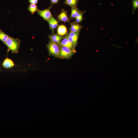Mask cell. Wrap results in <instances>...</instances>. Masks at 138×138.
<instances>
[{"mask_svg": "<svg viewBox=\"0 0 138 138\" xmlns=\"http://www.w3.org/2000/svg\"><path fill=\"white\" fill-rule=\"evenodd\" d=\"M52 7V6H50L46 9L42 10H39L37 11L38 13L44 19L48 22L52 17L50 11V9Z\"/></svg>", "mask_w": 138, "mask_h": 138, "instance_id": "4", "label": "cell"}, {"mask_svg": "<svg viewBox=\"0 0 138 138\" xmlns=\"http://www.w3.org/2000/svg\"><path fill=\"white\" fill-rule=\"evenodd\" d=\"M67 32V29L66 26L61 25L58 26L57 29V33L58 35L61 36L66 34Z\"/></svg>", "mask_w": 138, "mask_h": 138, "instance_id": "11", "label": "cell"}, {"mask_svg": "<svg viewBox=\"0 0 138 138\" xmlns=\"http://www.w3.org/2000/svg\"><path fill=\"white\" fill-rule=\"evenodd\" d=\"M71 27L70 28V32L79 33L82 28V26L76 22L70 23Z\"/></svg>", "mask_w": 138, "mask_h": 138, "instance_id": "9", "label": "cell"}, {"mask_svg": "<svg viewBox=\"0 0 138 138\" xmlns=\"http://www.w3.org/2000/svg\"><path fill=\"white\" fill-rule=\"evenodd\" d=\"M80 11L77 8V7H72L71 8V12L69 20L76 18L78 14Z\"/></svg>", "mask_w": 138, "mask_h": 138, "instance_id": "12", "label": "cell"}, {"mask_svg": "<svg viewBox=\"0 0 138 138\" xmlns=\"http://www.w3.org/2000/svg\"><path fill=\"white\" fill-rule=\"evenodd\" d=\"M20 41L18 38L15 39L9 36L5 43L9 50L13 53H18L20 46Z\"/></svg>", "mask_w": 138, "mask_h": 138, "instance_id": "1", "label": "cell"}, {"mask_svg": "<svg viewBox=\"0 0 138 138\" xmlns=\"http://www.w3.org/2000/svg\"><path fill=\"white\" fill-rule=\"evenodd\" d=\"M28 10L32 14H33L39 10L36 4H31L29 5Z\"/></svg>", "mask_w": 138, "mask_h": 138, "instance_id": "14", "label": "cell"}, {"mask_svg": "<svg viewBox=\"0 0 138 138\" xmlns=\"http://www.w3.org/2000/svg\"><path fill=\"white\" fill-rule=\"evenodd\" d=\"M58 45L60 46H65L68 47L74 51H76L75 47L65 36L64 37V38L58 44Z\"/></svg>", "mask_w": 138, "mask_h": 138, "instance_id": "6", "label": "cell"}, {"mask_svg": "<svg viewBox=\"0 0 138 138\" xmlns=\"http://www.w3.org/2000/svg\"><path fill=\"white\" fill-rule=\"evenodd\" d=\"M53 24L52 29L51 30L52 33H54V29L58 25V21L53 17Z\"/></svg>", "mask_w": 138, "mask_h": 138, "instance_id": "16", "label": "cell"}, {"mask_svg": "<svg viewBox=\"0 0 138 138\" xmlns=\"http://www.w3.org/2000/svg\"><path fill=\"white\" fill-rule=\"evenodd\" d=\"M132 3L133 9H137L138 7V0H133Z\"/></svg>", "mask_w": 138, "mask_h": 138, "instance_id": "17", "label": "cell"}, {"mask_svg": "<svg viewBox=\"0 0 138 138\" xmlns=\"http://www.w3.org/2000/svg\"><path fill=\"white\" fill-rule=\"evenodd\" d=\"M46 46L49 55L60 58V46L58 44L50 41Z\"/></svg>", "mask_w": 138, "mask_h": 138, "instance_id": "2", "label": "cell"}, {"mask_svg": "<svg viewBox=\"0 0 138 138\" xmlns=\"http://www.w3.org/2000/svg\"><path fill=\"white\" fill-rule=\"evenodd\" d=\"M59 0H50L51 6L54 4L58 3Z\"/></svg>", "mask_w": 138, "mask_h": 138, "instance_id": "19", "label": "cell"}, {"mask_svg": "<svg viewBox=\"0 0 138 138\" xmlns=\"http://www.w3.org/2000/svg\"><path fill=\"white\" fill-rule=\"evenodd\" d=\"M79 33L70 32L69 33L66 34L65 37L76 47L77 43Z\"/></svg>", "mask_w": 138, "mask_h": 138, "instance_id": "5", "label": "cell"}, {"mask_svg": "<svg viewBox=\"0 0 138 138\" xmlns=\"http://www.w3.org/2000/svg\"><path fill=\"white\" fill-rule=\"evenodd\" d=\"M9 37V36L4 33L0 29V40L4 44Z\"/></svg>", "mask_w": 138, "mask_h": 138, "instance_id": "15", "label": "cell"}, {"mask_svg": "<svg viewBox=\"0 0 138 138\" xmlns=\"http://www.w3.org/2000/svg\"><path fill=\"white\" fill-rule=\"evenodd\" d=\"M74 51L67 47L60 46V58L64 59H70L76 53Z\"/></svg>", "mask_w": 138, "mask_h": 138, "instance_id": "3", "label": "cell"}, {"mask_svg": "<svg viewBox=\"0 0 138 138\" xmlns=\"http://www.w3.org/2000/svg\"><path fill=\"white\" fill-rule=\"evenodd\" d=\"M83 19L78 18H76V22L77 23H79L81 22Z\"/></svg>", "mask_w": 138, "mask_h": 138, "instance_id": "21", "label": "cell"}, {"mask_svg": "<svg viewBox=\"0 0 138 138\" xmlns=\"http://www.w3.org/2000/svg\"><path fill=\"white\" fill-rule=\"evenodd\" d=\"M83 12L80 11L78 14L76 18H78L81 19H83Z\"/></svg>", "mask_w": 138, "mask_h": 138, "instance_id": "18", "label": "cell"}, {"mask_svg": "<svg viewBox=\"0 0 138 138\" xmlns=\"http://www.w3.org/2000/svg\"><path fill=\"white\" fill-rule=\"evenodd\" d=\"M2 65L4 67L8 69L14 66L15 64L12 60L7 57L3 62Z\"/></svg>", "mask_w": 138, "mask_h": 138, "instance_id": "10", "label": "cell"}, {"mask_svg": "<svg viewBox=\"0 0 138 138\" xmlns=\"http://www.w3.org/2000/svg\"><path fill=\"white\" fill-rule=\"evenodd\" d=\"M57 17L59 20L61 21L64 22H69V21L67 12L63 9H62L61 12Z\"/></svg>", "mask_w": 138, "mask_h": 138, "instance_id": "7", "label": "cell"}, {"mask_svg": "<svg viewBox=\"0 0 138 138\" xmlns=\"http://www.w3.org/2000/svg\"><path fill=\"white\" fill-rule=\"evenodd\" d=\"M29 2L31 4H37L38 2V0H28Z\"/></svg>", "mask_w": 138, "mask_h": 138, "instance_id": "20", "label": "cell"}, {"mask_svg": "<svg viewBox=\"0 0 138 138\" xmlns=\"http://www.w3.org/2000/svg\"><path fill=\"white\" fill-rule=\"evenodd\" d=\"M48 37L50 41L58 44L64 38V37L60 36L58 34H55L54 33L49 35Z\"/></svg>", "mask_w": 138, "mask_h": 138, "instance_id": "8", "label": "cell"}, {"mask_svg": "<svg viewBox=\"0 0 138 138\" xmlns=\"http://www.w3.org/2000/svg\"><path fill=\"white\" fill-rule=\"evenodd\" d=\"M79 0H65L64 4L68 5L71 7H77Z\"/></svg>", "mask_w": 138, "mask_h": 138, "instance_id": "13", "label": "cell"}]
</instances>
